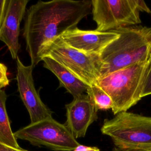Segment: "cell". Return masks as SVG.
I'll use <instances>...</instances> for the list:
<instances>
[{"instance_id":"obj_1","label":"cell","mask_w":151,"mask_h":151,"mask_svg":"<svg viewBox=\"0 0 151 151\" xmlns=\"http://www.w3.org/2000/svg\"><path fill=\"white\" fill-rule=\"evenodd\" d=\"M91 0L38 1L27 11L23 36L34 67L45 47L77 28L91 11Z\"/></svg>"},{"instance_id":"obj_2","label":"cell","mask_w":151,"mask_h":151,"mask_svg":"<svg viewBox=\"0 0 151 151\" xmlns=\"http://www.w3.org/2000/svg\"><path fill=\"white\" fill-rule=\"evenodd\" d=\"M113 31L119 37L99 54L100 77L146 62L151 56V27L134 25Z\"/></svg>"},{"instance_id":"obj_3","label":"cell","mask_w":151,"mask_h":151,"mask_svg":"<svg viewBox=\"0 0 151 151\" xmlns=\"http://www.w3.org/2000/svg\"><path fill=\"white\" fill-rule=\"evenodd\" d=\"M149 60L99 78L96 84L106 91L113 101L114 114L127 111L140 99L141 90Z\"/></svg>"},{"instance_id":"obj_4","label":"cell","mask_w":151,"mask_h":151,"mask_svg":"<svg viewBox=\"0 0 151 151\" xmlns=\"http://www.w3.org/2000/svg\"><path fill=\"white\" fill-rule=\"evenodd\" d=\"M101 132L110 137L117 148L151 150V117L123 111L105 119Z\"/></svg>"},{"instance_id":"obj_5","label":"cell","mask_w":151,"mask_h":151,"mask_svg":"<svg viewBox=\"0 0 151 151\" xmlns=\"http://www.w3.org/2000/svg\"><path fill=\"white\" fill-rule=\"evenodd\" d=\"M93 19L97 24L95 30L111 31L141 23L139 12L151 13L142 0H91Z\"/></svg>"},{"instance_id":"obj_6","label":"cell","mask_w":151,"mask_h":151,"mask_svg":"<svg viewBox=\"0 0 151 151\" xmlns=\"http://www.w3.org/2000/svg\"><path fill=\"white\" fill-rule=\"evenodd\" d=\"M50 57L65 67L88 86L94 84L100 77L99 55L80 51L65 44L60 38L47 45L40 54L41 60Z\"/></svg>"},{"instance_id":"obj_7","label":"cell","mask_w":151,"mask_h":151,"mask_svg":"<svg viewBox=\"0 0 151 151\" xmlns=\"http://www.w3.org/2000/svg\"><path fill=\"white\" fill-rule=\"evenodd\" d=\"M14 135L16 139L56 151L73 150L80 145L66 126L52 117L30 123L14 132Z\"/></svg>"},{"instance_id":"obj_8","label":"cell","mask_w":151,"mask_h":151,"mask_svg":"<svg viewBox=\"0 0 151 151\" xmlns=\"http://www.w3.org/2000/svg\"><path fill=\"white\" fill-rule=\"evenodd\" d=\"M17 63V81L20 97L30 117L31 123L51 118L52 111L44 104L37 91L33 79L32 65H25L18 57Z\"/></svg>"},{"instance_id":"obj_9","label":"cell","mask_w":151,"mask_h":151,"mask_svg":"<svg viewBox=\"0 0 151 151\" xmlns=\"http://www.w3.org/2000/svg\"><path fill=\"white\" fill-rule=\"evenodd\" d=\"M118 37L119 34L113 31L100 32L96 30H82L77 27L67 31L58 38L80 51L99 55L109 43Z\"/></svg>"},{"instance_id":"obj_10","label":"cell","mask_w":151,"mask_h":151,"mask_svg":"<svg viewBox=\"0 0 151 151\" xmlns=\"http://www.w3.org/2000/svg\"><path fill=\"white\" fill-rule=\"evenodd\" d=\"M65 109V125L76 139L84 137L88 127L97 119L98 110L95 106L87 95L83 94L73 97Z\"/></svg>"},{"instance_id":"obj_11","label":"cell","mask_w":151,"mask_h":151,"mask_svg":"<svg viewBox=\"0 0 151 151\" xmlns=\"http://www.w3.org/2000/svg\"><path fill=\"white\" fill-rule=\"evenodd\" d=\"M28 3V0H8L5 18L0 29V40L7 46L13 59L17 58L20 48L19 27Z\"/></svg>"},{"instance_id":"obj_12","label":"cell","mask_w":151,"mask_h":151,"mask_svg":"<svg viewBox=\"0 0 151 151\" xmlns=\"http://www.w3.org/2000/svg\"><path fill=\"white\" fill-rule=\"evenodd\" d=\"M41 61L44 62V67L57 77L60 86L64 87L73 97L82 95L86 92L88 86L65 67L50 57H44Z\"/></svg>"},{"instance_id":"obj_13","label":"cell","mask_w":151,"mask_h":151,"mask_svg":"<svg viewBox=\"0 0 151 151\" xmlns=\"http://www.w3.org/2000/svg\"><path fill=\"white\" fill-rule=\"evenodd\" d=\"M7 96L0 89V142L15 148H21L12 132L6 109Z\"/></svg>"},{"instance_id":"obj_14","label":"cell","mask_w":151,"mask_h":151,"mask_svg":"<svg viewBox=\"0 0 151 151\" xmlns=\"http://www.w3.org/2000/svg\"><path fill=\"white\" fill-rule=\"evenodd\" d=\"M87 95L97 110H107L113 107V101L109 95L96 83L88 86Z\"/></svg>"},{"instance_id":"obj_15","label":"cell","mask_w":151,"mask_h":151,"mask_svg":"<svg viewBox=\"0 0 151 151\" xmlns=\"http://www.w3.org/2000/svg\"><path fill=\"white\" fill-rule=\"evenodd\" d=\"M149 95H151V56L142 87L141 97Z\"/></svg>"},{"instance_id":"obj_16","label":"cell","mask_w":151,"mask_h":151,"mask_svg":"<svg viewBox=\"0 0 151 151\" xmlns=\"http://www.w3.org/2000/svg\"><path fill=\"white\" fill-rule=\"evenodd\" d=\"M7 67L4 64L0 63V89L6 87L9 80L7 76Z\"/></svg>"},{"instance_id":"obj_17","label":"cell","mask_w":151,"mask_h":151,"mask_svg":"<svg viewBox=\"0 0 151 151\" xmlns=\"http://www.w3.org/2000/svg\"><path fill=\"white\" fill-rule=\"evenodd\" d=\"M8 4V0H0V29L5 18Z\"/></svg>"},{"instance_id":"obj_18","label":"cell","mask_w":151,"mask_h":151,"mask_svg":"<svg viewBox=\"0 0 151 151\" xmlns=\"http://www.w3.org/2000/svg\"><path fill=\"white\" fill-rule=\"evenodd\" d=\"M73 151H100V149L96 147L86 146L82 145H79L77 146Z\"/></svg>"},{"instance_id":"obj_19","label":"cell","mask_w":151,"mask_h":151,"mask_svg":"<svg viewBox=\"0 0 151 151\" xmlns=\"http://www.w3.org/2000/svg\"><path fill=\"white\" fill-rule=\"evenodd\" d=\"M0 151H28L22 148H15L0 142Z\"/></svg>"},{"instance_id":"obj_20","label":"cell","mask_w":151,"mask_h":151,"mask_svg":"<svg viewBox=\"0 0 151 151\" xmlns=\"http://www.w3.org/2000/svg\"><path fill=\"white\" fill-rule=\"evenodd\" d=\"M113 151H151V150L142 149V148H127V149L114 148Z\"/></svg>"}]
</instances>
